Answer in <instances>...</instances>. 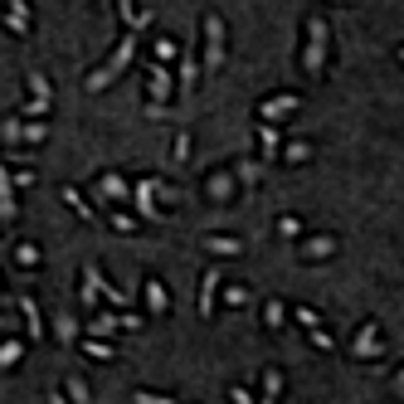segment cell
<instances>
[{
  "instance_id": "cell-1",
  "label": "cell",
  "mask_w": 404,
  "mask_h": 404,
  "mask_svg": "<svg viewBox=\"0 0 404 404\" xmlns=\"http://www.w3.org/2000/svg\"><path fill=\"white\" fill-rule=\"evenodd\" d=\"M132 59H137V34H122V44H117V54H112V59L102 64V69H93L88 78H83V88L88 93H102L107 83H117L127 69H132Z\"/></svg>"
},
{
  "instance_id": "cell-2",
  "label": "cell",
  "mask_w": 404,
  "mask_h": 404,
  "mask_svg": "<svg viewBox=\"0 0 404 404\" xmlns=\"http://www.w3.org/2000/svg\"><path fill=\"white\" fill-rule=\"evenodd\" d=\"M326 49H331V30H326V20H307V44H302V74H312V78H322V69H326Z\"/></svg>"
},
{
  "instance_id": "cell-3",
  "label": "cell",
  "mask_w": 404,
  "mask_h": 404,
  "mask_svg": "<svg viewBox=\"0 0 404 404\" xmlns=\"http://www.w3.org/2000/svg\"><path fill=\"white\" fill-rule=\"evenodd\" d=\"M200 34H205V74H219L224 69V34H229L224 20L219 15H205V30Z\"/></svg>"
},
{
  "instance_id": "cell-4",
  "label": "cell",
  "mask_w": 404,
  "mask_h": 404,
  "mask_svg": "<svg viewBox=\"0 0 404 404\" xmlns=\"http://www.w3.org/2000/svg\"><path fill=\"white\" fill-rule=\"evenodd\" d=\"M146 74H151V83H146V88H151V102H166L170 93H176V78H170V64L151 59V64H146Z\"/></svg>"
},
{
  "instance_id": "cell-5",
  "label": "cell",
  "mask_w": 404,
  "mask_h": 404,
  "mask_svg": "<svg viewBox=\"0 0 404 404\" xmlns=\"http://www.w3.org/2000/svg\"><path fill=\"white\" fill-rule=\"evenodd\" d=\"M385 351V346H380V331H375V322L370 326H361L356 331V341H351V356H366V361H375Z\"/></svg>"
},
{
  "instance_id": "cell-6",
  "label": "cell",
  "mask_w": 404,
  "mask_h": 404,
  "mask_svg": "<svg viewBox=\"0 0 404 404\" xmlns=\"http://www.w3.org/2000/svg\"><path fill=\"white\" fill-rule=\"evenodd\" d=\"M219 268H205V278H200V317H214V298H219Z\"/></svg>"
},
{
  "instance_id": "cell-7",
  "label": "cell",
  "mask_w": 404,
  "mask_h": 404,
  "mask_svg": "<svg viewBox=\"0 0 404 404\" xmlns=\"http://www.w3.org/2000/svg\"><path fill=\"white\" fill-rule=\"evenodd\" d=\"M282 112H298V93H282V98H268V102L258 107V117H263V122H273V117H282Z\"/></svg>"
},
{
  "instance_id": "cell-8",
  "label": "cell",
  "mask_w": 404,
  "mask_h": 404,
  "mask_svg": "<svg viewBox=\"0 0 404 404\" xmlns=\"http://www.w3.org/2000/svg\"><path fill=\"white\" fill-rule=\"evenodd\" d=\"M5 30H10V34H30V5H25V0H10V10H5Z\"/></svg>"
},
{
  "instance_id": "cell-9",
  "label": "cell",
  "mask_w": 404,
  "mask_h": 404,
  "mask_svg": "<svg viewBox=\"0 0 404 404\" xmlns=\"http://www.w3.org/2000/svg\"><path fill=\"white\" fill-rule=\"evenodd\" d=\"M137 210H142V219H151V224H161V219H166V210L156 205V195H151L142 181H137Z\"/></svg>"
},
{
  "instance_id": "cell-10",
  "label": "cell",
  "mask_w": 404,
  "mask_h": 404,
  "mask_svg": "<svg viewBox=\"0 0 404 404\" xmlns=\"http://www.w3.org/2000/svg\"><path fill=\"white\" fill-rule=\"evenodd\" d=\"M112 331H127V326H122V312H117V317H107V312H102V317H88V336H102V341H107Z\"/></svg>"
},
{
  "instance_id": "cell-11",
  "label": "cell",
  "mask_w": 404,
  "mask_h": 404,
  "mask_svg": "<svg viewBox=\"0 0 404 404\" xmlns=\"http://www.w3.org/2000/svg\"><path fill=\"white\" fill-rule=\"evenodd\" d=\"M298 254H302V258H331V254H336V239H331V234H317V239H307Z\"/></svg>"
},
{
  "instance_id": "cell-12",
  "label": "cell",
  "mask_w": 404,
  "mask_h": 404,
  "mask_svg": "<svg viewBox=\"0 0 404 404\" xmlns=\"http://www.w3.org/2000/svg\"><path fill=\"white\" fill-rule=\"evenodd\" d=\"M98 195H107V200H127V195H137V190H132L122 176H102V181H98Z\"/></svg>"
},
{
  "instance_id": "cell-13",
  "label": "cell",
  "mask_w": 404,
  "mask_h": 404,
  "mask_svg": "<svg viewBox=\"0 0 404 404\" xmlns=\"http://www.w3.org/2000/svg\"><path fill=\"white\" fill-rule=\"evenodd\" d=\"M234 186H239V176H210V181H205V195H210V200H229V195H234Z\"/></svg>"
},
{
  "instance_id": "cell-14",
  "label": "cell",
  "mask_w": 404,
  "mask_h": 404,
  "mask_svg": "<svg viewBox=\"0 0 404 404\" xmlns=\"http://www.w3.org/2000/svg\"><path fill=\"white\" fill-rule=\"evenodd\" d=\"M205 249H210V254H219V258H234V254H244V239H224V234H210V239H205Z\"/></svg>"
},
{
  "instance_id": "cell-15",
  "label": "cell",
  "mask_w": 404,
  "mask_h": 404,
  "mask_svg": "<svg viewBox=\"0 0 404 404\" xmlns=\"http://www.w3.org/2000/svg\"><path fill=\"white\" fill-rule=\"evenodd\" d=\"M200 74H205V59H190V54H186V59H181V93H190L200 83Z\"/></svg>"
},
{
  "instance_id": "cell-16",
  "label": "cell",
  "mask_w": 404,
  "mask_h": 404,
  "mask_svg": "<svg viewBox=\"0 0 404 404\" xmlns=\"http://www.w3.org/2000/svg\"><path fill=\"white\" fill-rule=\"evenodd\" d=\"M166 302H170V298H166V287H161L156 278H146V312H151V317H161V312H166Z\"/></svg>"
},
{
  "instance_id": "cell-17",
  "label": "cell",
  "mask_w": 404,
  "mask_h": 404,
  "mask_svg": "<svg viewBox=\"0 0 404 404\" xmlns=\"http://www.w3.org/2000/svg\"><path fill=\"white\" fill-rule=\"evenodd\" d=\"M59 195H64V200H69V210H74V214H78V219H98V210H93V205H88V200H83V195H78V190H74V186H64V190H59Z\"/></svg>"
},
{
  "instance_id": "cell-18",
  "label": "cell",
  "mask_w": 404,
  "mask_h": 404,
  "mask_svg": "<svg viewBox=\"0 0 404 404\" xmlns=\"http://www.w3.org/2000/svg\"><path fill=\"white\" fill-rule=\"evenodd\" d=\"M258 142H263V156H282V137H278V127H273V122H263V127H258Z\"/></svg>"
},
{
  "instance_id": "cell-19",
  "label": "cell",
  "mask_w": 404,
  "mask_h": 404,
  "mask_svg": "<svg viewBox=\"0 0 404 404\" xmlns=\"http://www.w3.org/2000/svg\"><path fill=\"white\" fill-rule=\"evenodd\" d=\"M83 356H93V361H112L117 351H112V346H107L102 336H88V341H83Z\"/></svg>"
},
{
  "instance_id": "cell-20",
  "label": "cell",
  "mask_w": 404,
  "mask_h": 404,
  "mask_svg": "<svg viewBox=\"0 0 404 404\" xmlns=\"http://www.w3.org/2000/svg\"><path fill=\"white\" fill-rule=\"evenodd\" d=\"M20 312H25V322H30V336H44V317H39L34 298H20Z\"/></svg>"
},
{
  "instance_id": "cell-21",
  "label": "cell",
  "mask_w": 404,
  "mask_h": 404,
  "mask_svg": "<svg viewBox=\"0 0 404 404\" xmlns=\"http://www.w3.org/2000/svg\"><path fill=\"white\" fill-rule=\"evenodd\" d=\"M278 390H282V370H268V375H263V399H258V404H278Z\"/></svg>"
},
{
  "instance_id": "cell-22",
  "label": "cell",
  "mask_w": 404,
  "mask_h": 404,
  "mask_svg": "<svg viewBox=\"0 0 404 404\" xmlns=\"http://www.w3.org/2000/svg\"><path fill=\"white\" fill-rule=\"evenodd\" d=\"M20 356H25V346H20V341H5V346H0V366H5V370H15Z\"/></svg>"
},
{
  "instance_id": "cell-23",
  "label": "cell",
  "mask_w": 404,
  "mask_h": 404,
  "mask_svg": "<svg viewBox=\"0 0 404 404\" xmlns=\"http://www.w3.org/2000/svg\"><path fill=\"white\" fill-rule=\"evenodd\" d=\"M263 322H268V331H278V326H282V322H287V307H282V302H278V298H273V302H268V307H263Z\"/></svg>"
},
{
  "instance_id": "cell-24",
  "label": "cell",
  "mask_w": 404,
  "mask_h": 404,
  "mask_svg": "<svg viewBox=\"0 0 404 404\" xmlns=\"http://www.w3.org/2000/svg\"><path fill=\"white\" fill-rule=\"evenodd\" d=\"M176 54H181V44L170 39V34H161V39H156V59H161V64H170Z\"/></svg>"
},
{
  "instance_id": "cell-25",
  "label": "cell",
  "mask_w": 404,
  "mask_h": 404,
  "mask_svg": "<svg viewBox=\"0 0 404 404\" xmlns=\"http://www.w3.org/2000/svg\"><path fill=\"white\" fill-rule=\"evenodd\" d=\"M278 234H282V239H298V234H302V219H298V214H282V219H278Z\"/></svg>"
},
{
  "instance_id": "cell-26",
  "label": "cell",
  "mask_w": 404,
  "mask_h": 404,
  "mask_svg": "<svg viewBox=\"0 0 404 404\" xmlns=\"http://www.w3.org/2000/svg\"><path fill=\"white\" fill-rule=\"evenodd\" d=\"M307 156H312V146H307V142H293V146H282V161H293V166H302Z\"/></svg>"
},
{
  "instance_id": "cell-27",
  "label": "cell",
  "mask_w": 404,
  "mask_h": 404,
  "mask_svg": "<svg viewBox=\"0 0 404 404\" xmlns=\"http://www.w3.org/2000/svg\"><path fill=\"white\" fill-rule=\"evenodd\" d=\"M107 224L117 229V234H132V229H137V219H132V214H122V210H112V214H107Z\"/></svg>"
},
{
  "instance_id": "cell-28",
  "label": "cell",
  "mask_w": 404,
  "mask_h": 404,
  "mask_svg": "<svg viewBox=\"0 0 404 404\" xmlns=\"http://www.w3.org/2000/svg\"><path fill=\"white\" fill-rule=\"evenodd\" d=\"M54 336H59V341H74V336H78V322H74V317H59V322H54Z\"/></svg>"
},
{
  "instance_id": "cell-29",
  "label": "cell",
  "mask_w": 404,
  "mask_h": 404,
  "mask_svg": "<svg viewBox=\"0 0 404 404\" xmlns=\"http://www.w3.org/2000/svg\"><path fill=\"white\" fill-rule=\"evenodd\" d=\"M44 137H49L44 122H25V127H20V142H44Z\"/></svg>"
},
{
  "instance_id": "cell-30",
  "label": "cell",
  "mask_w": 404,
  "mask_h": 404,
  "mask_svg": "<svg viewBox=\"0 0 404 404\" xmlns=\"http://www.w3.org/2000/svg\"><path fill=\"white\" fill-rule=\"evenodd\" d=\"M15 263H25V268H39V249H34V244H20V249H15Z\"/></svg>"
},
{
  "instance_id": "cell-31",
  "label": "cell",
  "mask_w": 404,
  "mask_h": 404,
  "mask_svg": "<svg viewBox=\"0 0 404 404\" xmlns=\"http://www.w3.org/2000/svg\"><path fill=\"white\" fill-rule=\"evenodd\" d=\"M234 176H239V181H244V186H254V181H258V176H263V166H258V161H244V166H239V170H234Z\"/></svg>"
},
{
  "instance_id": "cell-32",
  "label": "cell",
  "mask_w": 404,
  "mask_h": 404,
  "mask_svg": "<svg viewBox=\"0 0 404 404\" xmlns=\"http://www.w3.org/2000/svg\"><path fill=\"white\" fill-rule=\"evenodd\" d=\"M30 93H34V98H49V78H44L39 69L30 74ZM49 102H54V98H49Z\"/></svg>"
},
{
  "instance_id": "cell-33",
  "label": "cell",
  "mask_w": 404,
  "mask_h": 404,
  "mask_svg": "<svg viewBox=\"0 0 404 404\" xmlns=\"http://www.w3.org/2000/svg\"><path fill=\"white\" fill-rule=\"evenodd\" d=\"M293 317H298V322H302L307 331H317V326H322V317H317L312 307H293Z\"/></svg>"
},
{
  "instance_id": "cell-34",
  "label": "cell",
  "mask_w": 404,
  "mask_h": 404,
  "mask_svg": "<svg viewBox=\"0 0 404 404\" xmlns=\"http://www.w3.org/2000/svg\"><path fill=\"white\" fill-rule=\"evenodd\" d=\"M20 112H25V117H44V112H49V98H30Z\"/></svg>"
},
{
  "instance_id": "cell-35",
  "label": "cell",
  "mask_w": 404,
  "mask_h": 404,
  "mask_svg": "<svg viewBox=\"0 0 404 404\" xmlns=\"http://www.w3.org/2000/svg\"><path fill=\"white\" fill-rule=\"evenodd\" d=\"M170 156H176V161H186V156H190V137H186V132L170 142Z\"/></svg>"
},
{
  "instance_id": "cell-36",
  "label": "cell",
  "mask_w": 404,
  "mask_h": 404,
  "mask_svg": "<svg viewBox=\"0 0 404 404\" xmlns=\"http://www.w3.org/2000/svg\"><path fill=\"white\" fill-rule=\"evenodd\" d=\"M69 399H74V404H88V385H83V380H69Z\"/></svg>"
},
{
  "instance_id": "cell-37",
  "label": "cell",
  "mask_w": 404,
  "mask_h": 404,
  "mask_svg": "<svg viewBox=\"0 0 404 404\" xmlns=\"http://www.w3.org/2000/svg\"><path fill=\"white\" fill-rule=\"evenodd\" d=\"M224 302H229V307H244V302H249V293H244V287H229Z\"/></svg>"
},
{
  "instance_id": "cell-38",
  "label": "cell",
  "mask_w": 404,
  "mask_h": 404,
  "mask_svg": "<svg viewBox=\"0 0 404 404\" xmlns=\"http://www.w3.org/2000/svg\"><path fill=\"white\" fill-rule=\"evenodd\" d=\"M0 132H5V142H20V117H5V127H0Z\"/></svg>"
},
{
  "instance_id": "cell-39",
  "label": "cell",
  "mask_w": 404,
  "mask_h": 404,
  "mask_svg": "<svg viewBox=\"0 0 404 404\" xmlns=\"http://www.w3.org/2000/svg\"><path fill=\"white\" fill-rule=\"evenodd\" d=\"M137 404H176V399H170V394H146V390H142Z\"/></svg>"
},
{
  "instance_id": "cell-40",
  "label": "cell",
  "mask_w": 404,
  "mask_h": 404,
  "mask_svg": "<svg viewBox=\"0 0 404 404\" xmlns=\"http://www.w3.org/2000/svg\"><path fill=\"white\" fill-rule=\"evenodd\" d=\"M229 399H234V404H254V394H249L244 385H234V390H229Z\"/></svg>"
},
{
  "instance_id": "cell-41",
  "label": "cell",
  "mask_w": 404,
  "mask_h": 404,
  "mask_svg": "<svg viewBox=\"0 0 404 404\" xmlns=\"http://www.w3.org/2000/svg\"><path fill=\"white\" fill-rule=\"evenodd\" d=\"M49 404H69V399H64V394H59V390H54V394H49Z\"/></svg>"
},
{
  "instance_id": "cell-42",
  "label": "cell",
  "mask_w": 404,
  "mask_h": 404,
  "mask_svg": "<svg viewBox=\"0 0 404 404\" xmlns=\"http://www.w3.org/2000/svg\"><path fill=\"white\" fill-rule=\"evenodd\" d=\"M394 390H404V370H399V375H394Z\"/></svg>"
},
{
  "instance_id": "cell-43",
  "label": "cell",
  "mask_w": 404,
  "mask_h": 404,
  "mask_svg": "<svg viewBox=\"0 0 404 404\" xmlns=\"http://www.w3.org/2000/svg\"><path fill=\"white\" fill-rule=\"evenodd\" d=\"M399 64H404V49H399Z\"/></svg>"
}]
</instances>
